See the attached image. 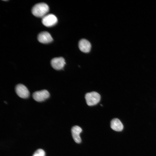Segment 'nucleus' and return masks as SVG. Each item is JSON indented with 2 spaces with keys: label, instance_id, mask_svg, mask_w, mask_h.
<instances>
[{
  "label": "nucleus",
  "instance_id": "nucleus-7",
  "mask_svg": "<svg viewBox=\"0 0 156 156\" xmlns=\"http://www.w3.org/2000/svg\"><path fill=\"white\" fill-rule=\"evenodd\" d=\"M38 41L43 44H48L52 42L53 39L50 34L46 31L40 33L37 36Z\"/></svg>",
  "mask_w": 156,
  "mask_h": 156
},
{
  "label": "nucleus",
  "instance_id": "nucleus-4",
  "mask_svg": "<svg viewBox=\"0 0 156 156\" xmlns=\"http://www.w3.org/2000/svg\"><path fill=\"white\" fill-rule=\"evenodd\" d=\"M15 91L16 94L21 98L26 99L29 96V92L27 88L22 84H18L15 87Z\"/></svg>",
  "mask_w": 156,
  "mask_h": 156
},
{
  "label": "nucleus",
  "instance_id": "nucleus-9",
  "mask_svg": "<svg viewBox=\"0 0 156 156\" xmlns=\"http://www.w3.org/2000/svg\"><path fill=\"white\" fill-rule=\"evenodd\" d=\"M91 44L90 43L85 39H82L79 43V47L82 52L85 53L89 52L90 50Z\"/></svg>",
  "mask_w": 156,
  "mask_h": 156
},
{
  "label": "nucleus",
  "instance_id": "nucleus-1",
  "mask_svg": "<svg viewBox=\"0 0 156 156\" xmlns=\"http://www.w3.org/2000/svg\"><path fill=\"white\" fill-rule=\"evenodd\" d=\"M49 8L48 5L44 3H37L32 7L31 12L35 16L43 18L49 12Z\"/></svg>",
  "mask_w": 156,
  "mask_h": 156
},
{
  "label": "nucleus",
  "instance_id": "nucleus-11",
  "mask_svg": "<svg viewBox=\"0 0 156 156\" xmlns=\"http://www.w3.org/2000/svg\"><path fill=\"white\" fill-rule=\"evenodd\" d=\"M44 151L41 149L37 150L34 153L32 156H45Z\"/></svg>",
  "mask_w": 156,
  "mask_h": 156
},
{
  "label": "nucleus",
  "instance_id": "nucleus-8",
  "mask_svg": "<svg viewBox=\"0 0 156 156\" xmlns=\"http://www.w3.org/2000/svg\"><path fill=\"white\" fill-rule=\"evenodd\" d=\"M82 131L81 128L77 125L73 127L71 129V131L73 138L74 141L77 143H80L81 142L80 134Z\"/></svg>",
  "mask_w": 156,
  "mask_h": 156
},
{
  "label": "nucleus",
  "instance_id": "nucleus-5",
  "mask_svg": "<svg viewBox=\"0 0 156 156\" xmlns=\"http://www.w3.org/2000/svg\"><path fill=\"white\" fill-rule=\"evenodd\" d=\"M42 22L45 26L50 27L56 24L57 22V19L54 14H49L46 15L42 18Z\"/></svg>",
  "mask_w": 156,
  "mask_h": 156
},
{
  "label": "nucleus",
  "instance_id": "nucleus-3",
  "mask_svg": "<svg viewBox=\"0 0 156 156\" xmlns=\"http://www.w3.org/2000/svg\"><path fill=\"white\" fill-rule=\"evenodd\" d=\"M50 94L46 90L38 91L34 92L32 94L33 99L38 102H41L49 98Z\"/></svg>",
  "mask_w": 156,
  "mask_h": 156
},
{
  "label": "nucleus",
  "instance_id": "nucleus-10",
  "mask_svg": "<svg viewBox=\"0 0 156 156\" xmlns=\"http://www.w3.org/2000/svg\"><path fill=\"white\" fill-rule=\"evenodd\" d=\"M111 128L113 130L117 131H122L123 129V126L121 121L118 118L113 119L110 123Z\"/></svg>",
  "mask_w": 156,
  "mask_h": 156
},
{
  "label": "nucleus",
  "instance_id": "nucleus-2",
  "mask_svg": "<svg viewBox=\"0 0 156 156\" xmlns=\"http://www.w3.org/2000/svg\"><path fill=\"white\" fill-rule=\"evenodd\" d=\"M85 98L87 104L92 106L99 103L101 99V96L98 93L93 91L87 93L85 95Z\"/></svg>",
  "mask_w": 156,
  "mask_h": 156
},
{
  "label": "nucleus",
  "instance_id": "nucleus-6",
  "mask_svg": "<svg viewBox=\"0 0 156 156\" xmlns=\"http://www.w3.org/2000/svg\"><path fill=\"white\" fill-rule=\"evenodd\" d=\"M51 64L54 69L60 70L63 68L66 62L65 59L62 57H55L51 60Z\"/></svg>",
  "mask_w": 156,
  "mask_h": 156
}]
</instances>
